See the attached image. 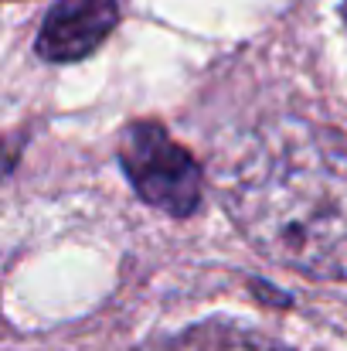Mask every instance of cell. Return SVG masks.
Here are the masks:
<instances>
[{
    "mask_svg": "<svg viewBox=\"0 0 347 351\" xmlns=\"http://www.w3.org/2000/svg\"><path fill=\"white\" fill-rule=\"evenodd\" d=\"M225 208L262 256L347 280V136L310 119H269L222 160Z\"/></svg>",
    "mask_w": 347,
    "mask_h": 351,
    "instance_id": "6da1fadb",
    "label": "cell"
},
{
    "mask_svg": "<svg viewBox=\"0 0 347 351\" xmlns=\"http://www.w3.org/2000/svg\"><path fill=\"white\" fill-rule=\"evenodd\" d=\"M119 164L143 202L167 215H191L201 202V167L157 123H129L119 136Z\"/></svg>",
    "mask_w": 347,
    "mask_h": 351,
    "instance_id": "7a4b0ae2",
    "label": "cell"
},
{
    "mask_svg": "<svg viewBox=\"0 0 347 351\" xmlns=\"http://www.w3.org/2000/svg\"><path fill=\"white\" fill-rule=\"evenodd\" d=\"M113 0H58L38 34V55L48 62H75L92 55L116 27Z\"/></svg>",
    "mask_w": 347,
    "mask_h": 351,
    "instance_id": "3957f363",
    "label": "cell"
},
{
    "mask_svg": "<svg viewBox=\"0 0 347 351\" xmlns=\"http://www.w3.org/2000/svg\"><path fill=\"white\" fill-rule=\"evenodd\" d=\"M140 351H290L255 331H242V328H229V324H198L188 328L181 335L150 341Z\"/></svg>",
    "mask_w": 347,
    "mask_h": 351,
    "instance_id": "277c9868",
    "label": "cell"
},
{
    "mask_svg": "<svg viewBox=\"0 0 347 351\" xmlns=\"http://www.w3.org/2000/svg\"><path fill=\"white\" fill-rule=\"evenodd\" d=\"M344 24H347V0H344Z\"/></svg>",
    "mask_w": 347,
    "mask_h": 351,
    "instance_id": "5b68a950",
    "label": "cell"
}]
</instances>
